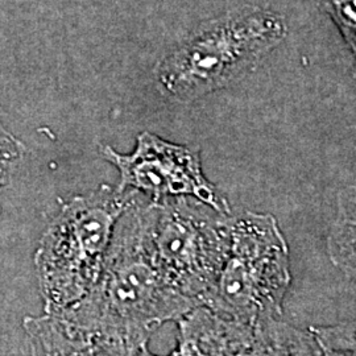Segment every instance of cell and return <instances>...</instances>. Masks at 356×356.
<instances>
[{
	"label": "cell",
	"mask_w": 356,
	"mask_h": 356,
	"mask_svg": "<svg viewBox=\"0 0 356 356\" xmlns=\"http://www.w3.org/2000/svg\"><path fill=\"white\" fill-rule=\"evenodd\" d=\"M140 195L115 227L95 286L76 305L56 314L83 331L92 344H148L153 331L198 306L178 292L154 263Z\"/></svg>",
	"instance_id": "6da1fadb"
},
{
	"label": "cell",
	"mask_w": 356,
	"mask_h": 356,
	"mask_svg": "<svg viewBox=\"0 0 356 356\" xmlns=\"http://www.w3.org/2000/svg\"><path fill=\"white\" fill-rule=\"evenodd\" d=\"M136 195L102 185L61 206L35 254L44 313L61 314L91 292L102 275L115 227Z\"/></svg>",
	"instance_id": "7a4b0ae2"
},
{
	"label": "cell",
	"mask_w": 356,
	"mask_h": 356,
	"mask_svg": "<svg viewBox=\"0 0 356 356\" xmlns=\"http://www.w3.org/2000/svg\"><path fill=\"white\" fill-rule=\"evenodd\" d=\"M286 26L277 13L244 7L194 29L156 66L166 95L189 103L247 76L284 41Z\"/></svg>",
	"instance_id": "3957f363"
},
{
	"label": "cell",
	"mask_w": 356,
	"mask_h": 356,
	"mask_svg": "<svg viewBox=\"0 0 356 356\" xmlns=\"http://www.w3.org/2000/svg\"><path fill=\"white\" fill-rule=\"evenodd\" d=\"M229 251L204 305L252 326L281 318L292 282L289 247L276 218L244 211L227 216Z\"/></svg>",
	"instance_id": "277c9868"
},
{
	"label": "cell",
	"mask_w": 356,
	"mask_h": 356,
	"mask_svg": "<svg viewBox=\"0 0 356 356\" xmlns=\"http://www.w3.org/2000/svg\"><path fill=\"white\" fill-rule=\"evenodd\" d=\"M154 263L178 292L204 305L229 251L227 216L189 197L143 201Z\"/></svg>",
	"instance_id": "5b68a950"
},
{
	"label": "cell",
	"mask_w": 356,
	"mask_h": 356,
	"mask_svg": "<svg viewBox=\"0 0 356 356\" xmlns=\"http://www.w3.org/2000/svg\"><path fill=\"white\" fill-rule=\"evenodd\" d=\"M101 153L119 170L118 191H136L154 202L189 197L216 213L232 214L227 200L204 177L201 156L195 149L143 132L131 154L116 152L107 145Z\"/></svg>",
	"instance_id": "8992f818"
},
{
	"label": "cell",
	"mask_w": 356,
	"mask_h": 356,
	"mask_svg": "<svg viewBox=\"0 0 356 356\" xmlns=\"http://www.w3.org/2000/svg\"><path fill=\"white\" fill-rule=\"evenodd\" d=\"M182 356H238L251 343L254 327L218 314L209 306L193 307L177 322Z\"/></svg>",
	"instance_id": "52a82bcc"
},
{
	"label": "cell",
	"mask_w": 356,
	"mask_h": 356,
	"mask_svg": "<svg viewBox=\"0 0 356 356\" xmlns=\"http://www.w3.org/2000/svg\"><path fill=\"white\" fill-rule=\"evenodd\" d=\"M23 327L26 356H95L89 337L60 316L26 317Z\"/></svg>",
	"instance_id": "ba28073f"
},
{
	"label": "cell",
	"mask_w": 356,
	"mask_h": 356,
	"mask_svg": "<svg viewBox=\"0 0 356 356\" xmlns=\"http://www.w3.org/2000/svg\"><path fill=\"white\" fill-rule=\"evenodd\" d=\"M238 356H323L314 337L281 318L256 322L251 343Z\"/></svg>",
	"instance_id": "9c48e42d"
},
{
	"label": "cell",
	"mask_w": 356,
	"mask_h": 356,
	"mask_svg": "<svg viewBox=\"0 0 356 356\" xmlns=\"http://www.w3.org/2000/svg\"><path fill=\"white\" fill-rule=\"evenodd\" d=\"M326 248L334 267L347 275H356V185L347 186L338 194L337 216Z\"/></svg>",
	"instance_id": "30bf717a"
},
{
	"label": "cell",
	"mask_w": 356,
	"mask_h": 356,
	"mask_svg": "<svg viewBox=\"0 0 356 356\" xmlns=\"http://www.w3.org/2000/svg\"><path fill=\"white\" fill-rule=\"evenodd\" d=\"M309 331L322 350L356 354V319L330 326H312Z\"/></svg>",
	"instance_id": "8fae6325"
},
{
	"label": "cell",
	"mask_w": 356,
	"mask_h": 356,
	"mask_svg": "<svg viewBox=\"0 0 356 356\" xmlns=\"http://www.w3.org/2000/svg\"><path fill=\"white\" fill-rule=\"evenodd\" d=\"M321 3L354 54V76H356V0H321Z\"/></svg>",
	"instance_id": "7c38bea8"
},
{
	"label": "cell",
	"mask_w": 356,
	"mask_h": 356,
	"mask_svg": "<svg viewBox=\"0 0 356 356\" xmlns=\"http://www.w3.org/2000/svg\"><path fill=\"white\" fill-rule=\"evenodd\" d=\"M24 153V144L0 124V191L10 184Z\"/></svg>",
	"instance_id": "4fadbf2b"
},
{
	"label": "cell",
	"mask_w": 356,
	"mask_h": 356,
	"mask_svg": "<svg viewBox=\"0 0 356 356\" xmlns=\"http://www.w3.org/2000/svg\"><path fill=\"white\" fill-rule=\"evenodd\" d=\"M323 356H356V354H351V353H338V351H326L322 350Z\"/></svg>",
	"instance_id": "5bb4252c"
},
{
	"label": "cell",
	"mask_w": 356,
	"mask_h": 356,
	"mask_svg": "<svg viewBox=\"0 0 356 356\" xmlns=\"http://www.w3.org/2000/svg\"><path fill=\"white\" fill-rule=\"evenodd\" d=\"M147 356H157V355H154V354H152V353H151V351H149V350H148V353H147ZM168 356H182V355H179V354H178L177 351H176V350H175V351H173V353H172V354H170V355H168Z\"/></svg>",
	"instance_id": "9a60e30c"
}]
</instances>
